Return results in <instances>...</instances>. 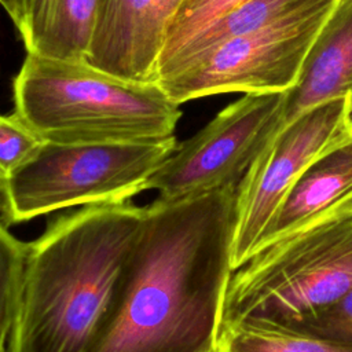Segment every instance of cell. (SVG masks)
Here are the masks:
<instances>
[{
    "instance_id": "cell-2",
    "label": "cell",
    "mask_w": 352,
    "mask_h": 352,
    "mask_svg": "<svg viewBox=\"0 0 352 352\" xmlns=\"http://www.w3.org/2000/svg\"><path fill=\"white\" fill-rule=\"evenodd\" d=\"M144 208L92 205L55 217L28 243L8 352H88L111 309Z\"/></svg>"
},
{
    "instance_id": "cell-6",
    "label": "cell",
    "mask_w": 352,
    "mask_h": 352,
    "mask_svg": "<svg viewBox=\"0 0 352 352\" xmlns=\"http://www.w3.org/2000/svg\"><path fill=\"white\" fill-rule=\"evenodd\" d=\"M338 1L230 38L157 82L177 104L220 94L289 91Z\"/></svg>"
},
{
    "instance_id": "cell-5",
    "label": "cell",
    "mask_w": 352,
    "mask_h": 352,
    "mask_svg": "<svg viewBox=\"0 0 352 352\" xmlns=\"http://www.w3.org/2000/svg\"><path fill=\"white\" fill-rule=\"evenodd\" d=\"M176 138L147 143H45L6 183L7 226L73 206L121 204L146 190L176 148Z\"/></svg>"
},
{
    "instance_id": "cell-12",
    "label": "cell",
    "mask_w": 352,
    "mask_h": 352,
    "mask_svg": "<svg viewBox=\"0 0 352 352\" xmlns=\"http://www.w3.org/2000/svg\"><path fill=\"white\" fill-rule=\"evenodd\" d=\"M351 192L352 135L315 160L301 173L257 248L285 236Z\"/></svg>"
},
{
    "instance_id": "cell-18",
    "label": "cell",
    "mask_w": 352,
    "mask_h": 352,
    "mask_svg": "<svg viewBox=\"0 0 352 352\" xmlns=\"http://www.w3.org/2000/svg\"><path fill=\"white\" fill-rule=\"evenodd\" d=\"M293 330L352 345V289Z\"/></svg>"
},
{
    "instance_id": "cell-13",
    "label": "cell",
    "mask_w": 352,
    "mask_h": 352,
    "mask_svg": "<svg viewBox=\"0 0 352 352\" xmlns=\"http://www.w3.org/2000/svg\"><path fill=\"white\" fill-rule=\"evenodd\" d=\"M330 1L334 0H248L195 33L158 67L157 81L230 38L256 32L283 18Z\"/></svg>"
},
{
    "instance_id": "cell-7",
    "label": "cell",
    "mask_w": 352,
    "mask_h": 352,
    "mask_svg": "<svg viewBox=\"0 0 352 352\" xmlns=\"http://www.w3.org/2000/svg\"><path fill=\"white\" fill-rule=\"evenodd\" d=\"M352 135L348 96L322 103L279 131L239 182L231 242V270L254 252L301 173Z\"/></svg>"
},
{
    "instance_id": "cell-9",
    "label": "cell",
    "mask_w": 352,
    "mask_h": 352,
    "mask_svg": "<svg viewBox=\"0 0 352 352\" xmlns=\"http://www.w3.org/2000/svg\"><path fill=\"white\" fill-rule=\"evenodd\" d=\"M183 0H124L111 25L94 37L87 60L114 76L157 81L158 62Z\"/></svg>"
},
{
    "instance_id": "cell-3",
    "label": "cell",
    "mask_w": 352,
    "mask_h": 352,
    "mask_svg": "<svg viewBox=\"0 0 352 352\" xmlns=\"http://www.w3.org/2000/svg\"><path fill=\"white\" fill-rule=\"evenodd\" d=\"M14 113L54 144L147 143L175 138L182 117L157 81L107 73L87 58L26 52L12 80Z\"/></svg>"
},
{
    "instance_id": "cell-4",
    "label": "cell",
    "mask_w": 352,
    "mask_h": 352,
    "mask_svg": "<svg viewBox=\"0 0 352 352\" xmlns=\"http://www.w3.org/2000/svg\"><path fill=\"white\" fill-rule=\"evenodd\" d=\"M352 289V192L257 248L228 279L220 327L293 329Z\"/></svg>"
},
{
    "instance_id": "cell-20",
    "label": "cell",
    "mask_w": 352,
    "mask_h": 352,
    "mask_svg": "<svg viewBox=\"0 0 352 352\" xmlns=\"http://www.w3.org/2000/svg\"><path fill=\"white\" fill-rule=\"evenodd\" d=\"M8 192H7V183L0 179V221L4 224L7 223L8 217ZM7 226V224H6Z\"/></svg>"
},
{
    "instance_id": "cell-14",
    "label": "cell",
    "mask_w": 352,
    "mask_h": 352,
    "mask_svg": "<svg viewBox=\"0 0 352 352\" xmlns=\"http://www.w3.org/2000/svg\"><path fill=\"white\" fill-rule=\"evenodd\" d=\"M217 352H352V345L279 326L239 323L219 331Z\"/></svg>"
},
{
    "instance_id": "cell-22",
    "label": "cell",
    "mask_w": 352,
    "mask_h": 352,
    "mask_svg": "<svg viewBox=\"0 0 352 352\" xmlns=\"http://www.w3.org/2000/svg\"><path fill=\"white\" fill-rule=\"evenodd\" d=\"M348 99H349V106H351V110H352V85H351L349 94H348Z\"/></svg>"
},
{
    "instance_id": "cell-10",
    "label": "cell",
    "mask_w": 352,
    "mask_h": 352,
    "mask_svg": "<svg viewBox=\"0 0 352 352\" xmlns=\"http://www.w3.org/2000/svg\"><path fill=\"white\" fill-rule=\"evenodd\" d=\"M351 85L352 0H340L314 41L297 82L285 91L275 135L311 109L348 96Z\"/></svg>"
},
{
    "instance_id": "cell-11",
    "label": "cell",
    "mask_w": 352,
    "mask_h": 352,
    "mask_svg": "<svg viewBox=\"0 0 352 352\" xmlns=\"http://www.w3.org/2000/svg\"><path fill=\"white\" fill-rule=\"evenodd\" d=\"M102 0H21L15 23L30 54L85 58Z\"/></svg>"
},
{
    "instance_id": "cell-8",
    "label": "cell",
    "mask_w": 352,
    "mask_h": 352,
    "mask_svg": "<svg viewBox=\"0 0 352 352\" xmlns=\"http://www.w3.org/2000/svg\"><path fill=\"white\" fill-rule=\"evenodd\" d=\"M285 92L242 94L195 135L177 143L146 183L162 201H183L238 187L275 135Z\"/></svg>"
},
{
    "instance_id": "cell-17",
    "label": "cell",
    "mask_w": 352,
    "mask_h": 352,
    "mask_svg": "<svg viewBox=\"0 0 352 352\" xmlns=\"http://www.w3.org/2000/svg\"><path fill=\"white\" fill-rule=\"evenodd\" d=\"M45 143L15 113H0V179L7 182L34 158Z\"/></svg>"
},
{
    "instance_id": "cell-15",
    "label": "cell",
    "mask_w": 352,
    "mask_h": 352,
    "mask_svg": "<svg viewBox=\"0 0 352 352\" xmlns=\"http://www.w3.org/2000/svg\"><path fill=\"white\" fill-rule=\"evenodd\" d=\"M28 243L0 221V349L7 348L21 305Z\"/></svg>"
},
{
    "instance_id": "cell-19",
    "label": "cell",
    "mask_w": 352,
    "mask_h": 352,
    "mask_svg": "<svg viewBox=\"0 0 352 352\" xmlns=\"http://www.w3.org/2000/svg\"><path fill=\"white\" fill-rule=\"evenodd\" d=\"M0 7L6 11V14L15 25L21 12V0H0Z\"/></svg>"
},
{
    "instance_id": "cell-16",
    "label": "cell",
    "mask_w": 352,
    "mask_h": 352,
    "mask_svg": "<svg viewBox=\"0 0 352 352\" xmlns=\"http://www.w3.org/2000/svg\"><path fill=\"white\" fill-rule=\"evenodd\" d=\"M245 1L248 0H183L168 32L158 67L202 28Z\"/></svg>"
},
{
    "instance_id": "cell-23",
    "label": "cell",
    "mask_w": 352,
    "mask_h": 352,
    "mask_svg": "<svg viewBox=\"0 0 352 352\" xmlns=\"http://www.w3.org/2000/svg\"><path fill=\"white\" fill-rule=\"evenodd\" d=\"M0 352H8V349H7V348H1Z\"/></svg>"
},
{
    "instance_id": "cell-1",
    "label": "cell",
    "mask_w": 352,
    "mask_h": 352,
    "mask_svg": "<svg viewBox=\"0 0 352 352\" xmlns=\"http://www.w3.org/2000/svg\"><path fill=\"white\" fill-rule=\"evenodd\" d=\"M236 187L183 201L157 198L88 352H198L217 345L232 272Z\"/></svg>"
},
{
    "instance_id": "cell-21",
    "label": "cell",
    "mask_w": 352,
    "mask_h": 352,
    "mask_svg": "<svg viewBox=\"0 0 352 352\" xmlns=\"http://www.w3.org/2000/svg\"><path fill=\"white\" fill-rule=\"evenodd\" d=\"M198 352H217V345L216 344H208L204 348H201Z\"/></svg>"
}]
</instances>
